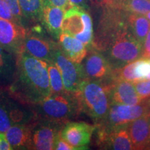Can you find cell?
<instances>
[{
    "instance_id": "cell-20",
    "label": "cell",
    "mask_w": 150,
    "mask_h": 150,
    "mask_svg": "<svg viewBox=\"0 0 150 150\" xmlns=\"http://www.w3.org/2000/svg\"><path fill=\"white\" fill-rule=\"evenodd\" d=\"M129 28L136 40L143 46L150 29V22L145 15L130 13L127 18Z\"/></svg>"
},
{
    "instance_id": "cell-13",
    "label": "cell",
    "mask_w": 150,
    "mask_h": 150,
    "mask_svg": "<svg viewBox=\"0 0 150 150\" xmlns=\"http://www.w3.org/2000/svg\"><path fill=\"white\" fill-rule=\"evenodd\" d=\"M103 82L107 88L111 103L136 105L143 100L137 93L133 82L123 80H108Z\"/></svg>"
},
{
    "instance_id": "cell-4",
    "label": "cell",
    "mask_w": 150,
    "mask_h": 150,
    "mask_svg": "<svg viewBox=\"0 0 150 150\" xmlns=\"http://www.w3.org/2000/svg\"><path fill=\"white\" fill-rule=\"evenodd\" d=\"M36 105L42 120L63 124L68 122L70 118L81 111L75 93L67 91L59 94L52 93Z\"/></svg>"
},
{
    "instance_id": "cell-3",
    "label": "cell",
    "mask_w": 150,
    "mask_h": 150,
    "mask_svg": "<svg viewBox=\"0 0 150 150\" xmlns=\"http://www.w3.org/2000/svg\"><path fill=\"white\" fill-rule=\"evenodd\" d=\"M75 95L81 111L87 114L97 125L104 122L111 102L107 88L102 81L86 79Z\"/></svg>"
},
{
    "instance_id": "cell-16",
    "label": "cell",
    "mask_w": 150,
    "mask_h": 150,
    "mask_svg": "<svg viewBox=\"0 0 150 150\" xmlns=\"http://www.w3.org/2000/svg\"><path fill=\"white\" fill-rule=\"evenodd\" d=\"M127 129L134 149H150V124L146 115L129 122Z\"/></svg>"
},
{
    "instance_id": "cell-35",
    "label": "cell",
    "mask_w": 150,
    "mask_h": 150,
    "mask_svg": "<svg viewBox=\"0 0 150 150\" xmlns=\"http://www.w3.org/2000/svg\"><path fill=\"white\" fill-rule=\"evenodd\" d=\"M147 79H150V74L149 75V76H148V78Z\"/></svg>"
},
{
    "instance_id": "cell-5",
    "label": "cell",
    "mask_w": 150,
    "mask_h": 150,
    "mask_svg": "<svg viewBox=\"0 0 150 150\" xmlns=\"http://www.w3.org/2000/svg\"><path fill=\"white\" fill-rule=\"evenodd\" d=\"M62 31L79 40L87 50L93 47V22L91 17L83 8L73 6L67 9L63 18Z\"/></svg>"
},
{
    "instance_id": "cell-17",
    "label": "cell",
    "mask_w": 150,
    "mask_h": 150,
    "mask_svg": "<svg viewBox=\"0 0 150 150\" xmlns=\"http://www.w3.org/2000/svg\"><path fill=\"white\" fill-rule=\"evenodd\" d=\"M32 127L29 124H16L6 131L5 136L13 149H31Z\"/></svg>"
},
{
    "instance_id": "cell-34",
    "label": "cell",
    "mask_w": 150,
    "mask_h": 150,
    "mask_svg": "<svg viewBox=\"0 0 150 150\" xmlns=\"http://www.w3.org/2000/svg\"><path fill=\"white\" fill-rule=\"evenodd\" d=\"M145 16H146V17H147V18L148 20H149V22H150V11H149V12H148L145 15Z\"/></svg>"
},
{
    "instance_id": "cell-19",
    "label": "cell",
    "mask_w": 150,
    "mask_h": 150,
    "mask_svg": "<svg viewBox=\"0 0 150 150\" xmlns=\"http://www.w3.org/2000/svg\"><path fill=\"white\" fill-rule=\"evenodd\" d=\"M17 57L0 45V89L11 87L17 72Z\"/></svg>"
},
{
    "instance_id": "cell-27",
    "label": "cell",
    "mask_w": 150,
    "mask_h": 150,
    "mask_svg": "<svg viewBox=\"0 0 150 150\" xmlns=\"http://www.w3.org/2000/svg\"><path fill=\"white\" fill-rule=\"evenodd\" d=\"M0 18L17 22L8 6L4 0H0Z\"/></svg>"
},
{
    "instance_id": "cell-29",
    "label": "cell",
    "mask_w": 150,
    "mask_h": 150,
    "mask_svg": "<svg viewBox=\"0 0 150 150\" xmlns=\"http://www.w3.org/2000/svg\"><path fill=\"white\" fill-rule=\"evenodd\" d=\"M12 147L6 138L5 136V134L0 133V150H12Z\"/></svg>"
},
{
    "instance_id": "cell-26",
    "label": "cell",
    "mask_w": 150,
    "mask_h": 150,
    "mask_svg": "<svg viewBox=\"0 0 150 150\" xmlns=\"http://www.w3.org/2000/svg\"><path fill=\"white\" fill-rule=\"evenodd\" d=\"M134 84L137 93L142 99L150 97V79L139 80Z\"/></svg>"
},
{
    "instance_id": "cell-2",
    "label": "cell",
    "mask_w": 150,
    "mask_h": 150,
    "mask_svg": "<svg viewBox=\"0 0 150 150\" xmlns=\"http://www.w3.org/2000/svg\"><path fill=\"white\" fill-rule=\"evenodd\" d=\"M10 91L26 102L36 104L52 95L47 62L26 52L17 57V72Z\"/></svg>"
},
{
    "instance_id": "cell-28",
    "label": "cell",
    "mask_w": 150,
    "mask_h": 150,
    "mask_svg": "<svg viewBox=\"0 0 150 150\" xmlns=\"http://www.w3.org/2000/svg\"><path fill=\"white\" fill-rule=\"evenodd\" d=\"M54 149L55 150H74L72 146L69 145L66 141H65L61 138L60 134L58 136L57 138L54 142Z\"/></svg>"
},
{
    "instance_id": "cell-25",
    "label": "cell",
    "mask_w": 150,
    "mask_h": 150,
    "mask_svg": "<svg viewBox=\"0 0 150 150\" xmlns=\"http://www.w3.org/2000/svg\"><path fill=\"white\" fill-rule=\"evenodd\" d=\"M4 1L8 6L9 9L11 11V13L16 19V22L24 27V23L25 20L22 16L18 0H4Z\"/></svg>"
},
{
    "instance_id": "cell-24",
    "label": "cell",
    "mask_w": 150,
    "mask_h": 150,
    "mask_svg": "<svg viewBox=\"0 0 150 150\" xmlns=\"http://www.w3.org/2000/svg\"><path fill=\"white\" fill-rule=\"evenodd\" d=\"M134 73L138 80L147 79L150 74V59L141 57L135 61Z\"/></svg>"
},
{
    "instance_id": "cell-21",
    "label": "cell",
    "mask_w": 150,
    "mask_h": 150,
    "mask_svg": "<svg viewBox=\"0 0 150 150\" xmlns=\"http://www.w3.org/2000/svg\"><path fill=\"white\" fill-rule=\"evenodd\" d=\"M24 20L38 23L41 22L44 0H18Z\"/></svg>"
},
{
    "instance_id": "cell-12",
    "label": "cell",
    "mask_w": 150,
    "mask_h": 150,
    "mask_svg": "<svg viewBox=\"0 0 150 150\" xmlns=\"http://www.w3.org/2000/svg\"><path fill=\"white\" fill-rule=\"evenodd\" d=\"M83 65L87 79L104 81L110 77L112 70L104 54L92 47L88 50Z\"/></svg>"
},
{
    "instance_id": "cell-11",
    "label": "cell",
    "mask_w": 150,
    "mask_h": 150,
    "mask_svg": "<svg viewBox=\"0 0 150 150\" xmlns=\"http://www.w3.org/2000/svg\"><path fill=\"white\" fill-rule=\"evenodd\" d=\"M97 140L99 147L106 149L131 150L134 149L127 125L120 128L108 130L101 125H97Z\"/></svg>"
},
{
    "instance_id": "cell-32",
    "label": "cell",
    "mask_w": 150,
    "mask_h": 150,
    "mask_svg": "<svg viewBox=\"0 0 150 150\" xmlns=\"http://www.w3.org/2000/svg\"><path fill=\"white\" fill-rule=\"evenodd\" d=\"M70 8L73 6H77L83 8L84 5L86 4L87 0H68Z\"/></svg>"
},
{
    "instance_id": "cell-22",
    "label": "cell",
    "mask_w": 150,
    "mask_h": 150,
    "mask_svg": "<svg viewBox=\"0 0 150 150\" xmlns=\"http://www.w3.org/2000/svg\"><path fill=\"white\" fill-rule=\"evenodd\" d=\"M47 70L52 93L59 94L66 92L63 85L61 72L57 65L53 61L47 62Z\"/></svg>"
},
{
    "instance_id": "cell-31",
    "label": "cell",
    "mask_w": 150,
    "mask_h": 150,
    "mask_svg": "<svg viewBox=\"0 0 150 150\" xmlns=\"http://www.w3.org/2000/svg\"><path fill=\"white\" fill-rule=\"evenodd\" d=\"M103 2L112 8H121V4L123 0H102Z\"/></svg>"
},
{
    "instance_id": "cell-6",
    "label": "cell",
    "mask_w": 150,
    "mask_h": 150,
    "mask_svg": "<svg viewBox=\"0 0 150 150\" xmlns=\"http://www.w3.org/2000/svg\"><path fill=\"white\" fill-rule=\"evenodd\" d=\"M52 61L57 65L61 72L65 91L76 93L82 82L87 79L81 63H76L67 58L58 44L54 51Z\"/></svg>"
},
{
    "instance_id": "cell-9",
    "label": "cell",
    "mask_w": 150,
    "mask_h": 150,
    "mask_svg": "<svg viewBox=\"0 0 150 150\" xmlns=\"http://www.w3.org/2000/svg\"><path fill=\"white\" fill-rule=\"evenodd\" d=\"M65 124L42 120L32 127L31 149H54V142Z\"/></svg>"
},
{
    "instance_id": "cell-10",
    "label": "cell",
    "mask_w": 150,
    "mask_h": 150,
    "mask_svg": "<svg viewBox=\"0 0 150 150\" xmlns=\"http://www.w3.org/2000/svg\"><path fill=\"white\" fill-rule=\"evenodd\" d=\"M96 127L83 122H68L61 129L60 136L74 150L87 149Z\"/></svg>"
},
{
    "instance_id": "cell-33",
    "label": "cell",
    "mask_w": 150,
    "mask_h": 150,
    "mask_svg": "<svg viewBox=\"0 0 150 150\" xmlns=\"http://www.w3.org/2000/svg\"><path fill=\"white\" fill-rule=\"evenodd\" d=\"M145 115H146V117H147L148 121H149V124H150V110H149V111L147 112V113Z\"/></svg>"
},
{
    "instance_id": "cell-18",
    "label": "cell",
    "mask_w": 150,
    "mask_h": 150,
    "mask_svg": "<svg viewBox=\"0 0 150 150\" xmlns=\"http://www.w3.org/2000/svg\"><path fill=\"white\" fill-rule=\"evenodd\" d=\"M58 45L65 56L76 63H82L87 54L88 50L83 43L67 33H61Z\"/></svg>"
},
{
    "instance_id": "cell-14",
    "label": "cell",
    "mask_w": 150,
    "mask_h": 150,
    "mask_svg": "<svg viewBox=\"0 0 150 150\" xmlns=\"http://www.w3.org/2000/svg\"><path fill=\"white\" fill-rule=\"evenodd\" d=\"M57 44L37 33L27 32L24 44V51L36 59L52 61L53 53Z\"/></svg>"
},
{
    "instance_id": "cell-30",
    "label": "cell",
    "mask_w": 150,
    "mask_h": 150,
    "mask_svg": "<svg viewBox=\"0 0 150 150\" xmlns=\"http://www.w3.org/2000/svg\"><path fill=\"white\" fill-rule=\"evenodd\" d=\"M52 4L64 8L65 11L70 8L68 0H47Z\"/></svg>"
},
{
    "instance_id": "cell-8",
    "label": "cell",
    "mask_w": 150,
    "mask_h": 150,
    "mask_svg": "<svg viewBox=\"0 0 150 150\" xmlns=\"http://www.w3.org/2000/svg\"><path fill=\"white\" fill-rule=\"evenodd\" d=\"M27 30L16 22L0 18V45L4 50L18 56L24 51Z\"/></svg>"
},
{
    "instance_id": "cell-1",
    "label": "cell",
    "mask_w": 150,
    "mask_h": 150,
    "mask_svg": "<svg viewBox=\"0 0 150 150\" xmlns=\"http://www.w3.org/2000/svg\"><path fill=\"white\" fill-rule=\"evenodd\" d=\"M93 47L104 54L112 70H118L142 57L143 46L134 37L128 22L104 28L93 40Z\"/></svg>"
},
{
    "instance_id": "cell-23",
    "label": "cell",
    "mask_w": 150,
    "mask_h": 150,
    "mask_svg": "<svg viewBox=\"0 0 150 150\" xmlns=\"http://www.w3.org/2000/svg\"><path fill=\"white\" fill-rule=\"evenodd\" d=\"M121 8L129 13L146 15L150 11V0H123Z\"/></svg>"
},
{
    "instance_id": "cell-15",
    "label": "cell",
    "mask_w": 150,
    "mask_h": 150,
    "mask_svg": "<svg viewBox=\"0 0 150 150\" xmlns=\"http://www.w3.org/2000/svg\"><path fill=\"white\" fill-rule=\"evenodd\" d=\"M65 11L64 8L56 6L47 0H44L40 23L50 35L56 40H59L60 35L63 31L62 26Z\"/></svg>"
},
{
    "instance_id": "cell-7",
    "label": "cell",
    "mask_w": 150,
    "mask_h": 150,
    "mask_svg": "<svg viewBox=\"0 0 150 150\" xmlns=\"http://www.w3.org/2000/svg\"><path fill=\"white\" fill-rule=\"evenodd\" d=\"M33 118V112L8 97L0 95V133L5 134L10 127L16 124H29Z\"/></svg>"
}]
</instances>
